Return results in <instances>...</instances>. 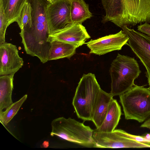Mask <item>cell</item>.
Returning <instances> with one entry per match:
<instances>
[{"label":"cell","mask_w":150,"mask_h":150,"mask_svg":"<svg viewBox=\"0 0 150 150\" xmlns=\"http://www.w3.org/2000/svg\"><path fill=\"white\" fill-rule=\"evenodd\" d=\"M125 118L139 122L150 116V89L135 85L119 96Z\"/></svg>","instance_id":"cell-4"},{"label":"cell","mask_w":150,"mask_h":150,"mask_svg":"<svg viewBox=\"0 0 150 150\" xmlns=\"http://www.w3.org/2000/svg\"><path fill=\"white\" fill-rule=\"evenodd\" d=\"M121 28L128 38L126 45L139 59L146 70V76L150 89V36L130 28L127 25Z\"/></svg>","instance_id":"cell-8"},{"label":"cell","mask_w":150,"mask_h":150,"mask_svg":"<svg viewBox=\"0 0 150 150\" xmlns=\"http://www.w3.org/2000/svg\"><path fill=\"white\" fill-rule=\"evenodd\" d=\"M51 136H56L67 141L87 147H93V130L70 117H59L51 122Z\"/></svg>","instance_id":"cell-5"},{"label":"cell","mask_w":150,"mask_h":150,"mask_svg":"<svg viewBox=\"0 0 150 150\" xmlns=\"http://www.w3.org/2000/svg\"><path fill=\"white\" fill-rule=\"evenodd\" d=\"M128 39L122 30L117 33L111 34L95 40H91L85 44L90 49V53L99 55L121 50L126 44Z\"/></svg>","instance_id":"cell-9"},{"label":"cell","mask_w":150,"mask_h":150,"mask_svg":"<svg viewBox=\"0 0 150 150\" xmlns=\"http://www.w3.org/2000/svg\"><path fill=\"white\" fill-rule=\"evenodd\" d=\"M105 12L102 22L111 21L122 28L150 23V0H101Z\"/></svg>","instance_id":"cell-1"},{"label":"cell","mask_w":150,"mask_h":150,"mask_svg":"<svg viewBox=\"0 0 150 150\" xmlns=\"http://www.w3.org/2000/svg\"><path fill=\"white\" fill-rule=\"evenodd\" d=\"M137 30L150 36V24L149 23H145L143 24H141L138 25Z\"/></svg>","instance_id":"cell-21"},{"label":"cell","mask_w":150,"mask_h":150,"mask_svg":"<svg viewBox=\"0 0 150 150\" xmlns=\"http://www.w3.org/2000/svg\"><path fill=\"white\" fill-rule=\"evenodd\" d=\"M71 5L70 0H57L47 6L46 12L49 35L57 33L73 24Z\"/></svg>","instance_id":"cell-7"},{"label":"cell","mask_w":150,"mask_h":150,"mask_svg":"<svg viewBox=\"0 0 150 150\" xmlns=\"http://www.w3.org/2000/svg\"><path fill=\"white\" fill-rule=\"evenodd\" d=\"M8 26V19L2 5L0 4V44L5 42V33Z\"/></svg>","instance_id":"cell-20"},{"label":"cell","mask_w":150,"mask_h":150,"mask_svg":"<svg viewBox=\"0 0 150 150\" xmlns=\"http://www.w3.org/2000/svg\"><path fill=\"white\" fill-rule=\"evenodd\" d=\"M32 11L31 5L28 1L24 6L19 17L16 21L21 30L25 26L29 27L32 26Z\"/></svg>","instance_id":"cell-19"},{"label":"cell","mask_w":150,"mask_h":150,"mask_svg":"<svg viewBox=\"0 0 150 150\" xmlns=\"http://www.w3.org/2000/svg\"><path fill=\"white\" fill-rule=\"evenodd\" d=\"M50 42L48 61L65 58L70 59L76 53L77 47L74 45L58 40Z\"/></svg>","instance_id":"cell-15"},{"label":"cell","mask_w":150,"mask_h":150,"mask_svg":"<svg viewBox=\"0 0 150 150\" xmlns=\"http://www.w3.org/2000/svg\"><path fill=\"white\" fill-rule=\"evenodd\" d=\"M101 89L94 74H83L76 88L72 105L78 117L92 120L93 109Z\"/></svg>","instance_id":"cell-3"},{"label":"cell","mask_w":150,"mask_h":150,"mask_svg":"<svg viewBox=\"0 0 150 150\" xmlns=\"http://www.w3.org/2000/svg\"><path fill=\"white\" fill-rule=\"evenodd\" d=\"M121 114L120 106L117 100L113 99L110 103L104 122L99 127L94 130L100 132H112L117 125Z\"/></svg>","instance_id":"cell-13"},{"label":"cell","mask_w":150,"mask_h":150,"mask_svg":"<svg viewBox=\"0 0 150 150\" xmlns=\"http://www.w3.org/2000/svg\"><path fill=\"white\" fill-rule=\"evenodd\" d=\"M14 74L0 76V115L13 103L12 94Z\"/></svg>","instance_id":"cell-14"},{"label":"cell","mask_w":150,"mask_h":150,"mask_svg":"<svg viewBox=\"0 0 150 150\" xmlns=\"http://www.w3.org/2000/svg\"><path fill=\"white\" fill-rule=\"evenodd\" d=\"M28 0H0L8 21V25L16 22Z\"/></svg>","instance_id":"cell-17"},{"label":"cell","mask_w":150,"mask_h":150,"mask_svg":"<svg viewBox=\"0 0 150 150\" xmlns=\"http://www.w3.org/2000/svg\"><path fill=\"white\" fill-rule=\"evenodd\" d=\"M90 38L82 24L73 23L57 33L49 35L48 41L58 40L74 45L77 48L85 44L86 41Z\"/></svg>","instance_id":"cell-11"},{"label":"cell","mask_w":150,"mask_h":150,"mask_svg":"<svg viewBox=\"0 0 150 150\" xmlns=\"http://www.w3.org/2000/svg\"><path fill=\"white\" fill-rule=\"evenodd\" d=\"M113 96L102 89L94 107L92 120L96 128L99 127L104 122L108 113L109 107Z\"/></svg>","instance_id":"cell-12"},{"label":"cell","mask_w":150,"mask_h":150,"mask_svg":"<svg viewBox=\"0 0 150 150\" xmlns=\"http://www.w3.org/2000/svg\"><path fill=\"white\" fill-rule=\"evenodd\" d=\"M70 1L71 16L73 23L82 24L86 20L92 17L88 5L84 0Z\"/></svg>","instance_id":"cell-16"},{"label":"cell","mask_w":150,"mask_h":150,"mask_svg":"<svg viewBox=\"0 0 150 150\" xmlns=\"http://www.w3.org/2000/svg\"><path fill=\"white\" fill-rule=\"evenodd\" d=\"M149 125H150V117L141 125V127H145L146 126Z\"/></svg>","instance_id":"cell-23"},{"label":"cell","mask_w":150,"mask_h":150,"mask_svg":"<svg viewBox=\"0 0 150 150\" xmlns=\"http://www.w3.org/2000/svg\"><path fill=\"white\" fill-rule=\"evenodd\" d=\"M23 61L17 47L11 43L0 44V76L14 74L21 68Z\"/></svg>","instance_id":"cell-10"},{"label":"cell","mask_w":150,"mask_h":150,"mask_svg":"<svg viewBox=\"0 0 150 150\" xmlns=\"http://www.w3.org/2000/svg\"><path fill=\"white\" fill-rule=\"evenodd\" d=\"M144 136L150 143V133H147Z\"/></svg>","instance_id":"cell-24"},{"label":"cell","mask_w":150,"mask_h":150,"mask_svg":"<svg viewBox=\"0 0 150 150\" xmlns=\"http://www.w3.org/2000/svg\"><path fill=\"white\" fill-rule=\"evenodd\" d=\"M129 136L137 142L144 144H150L149 141L144 136H140L135 135L129 133Z\"/></svg>","instance_id":"cell-22"},{"label":"cell","mask_w":150,"mask_h":150,"mask_svg":"<svg viewBox=\"0 0 150 150\" xmlns=\"http://www.w3.org/2000/svg\"><path fill=\"white\" fill-rule=\"evenodd\" d=\"M92 137L94 148H150V144L137 141L121 129H115L110 132H100L94 130Z\"/></svg>","instance_id":"cell-6"},{"label":"cell","mask_w":150,"mask_h":150,"mask_svg":"<svg viewBox=\"0 0 150 150\" xmlns=\"http://www.w3.org/2000/svg\"><path fill=\"white\" fill-rule=\"evenodd\" d=\"M141 72L134 58L118 53L109 69L111 79L110 93L113 97L128 91L134 85L135 79Z\"/></svg>","instance_id":"cell-2"},{"label":"cell","mask_w":150,"mask_h":150,"mask_svg":"<svg viewBox=\"0 0 150 150\" xmlns=\"http://www.w3.org/2000/svg\"><path fill=\"white\" fill-rule=\"evenodd\" d=\"M50 4H53L57 0H46Z\"/></svg>","instance_id":"cell-25"},{"label":"cell","mask_w":150,"mask_h":150,"mask_svg":"<svg viewBox=\"0 0 150 150\" xmlns=\"http://www.w3.org/2000/svg\"><path fill=\"white\" fill-rule=\"evenodd\" d=\"M27 95H24L19 100L13 103L2 113L0 115V121L4 126L10 121L17 113L27 98Z\"/></svg>","instance_id":"cell-18"}]
</instances>
